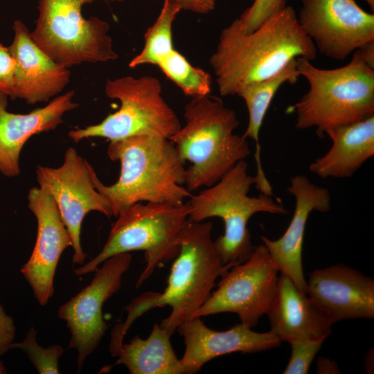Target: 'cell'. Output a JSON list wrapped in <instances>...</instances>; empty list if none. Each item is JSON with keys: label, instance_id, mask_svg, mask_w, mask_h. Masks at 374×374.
<instances>
[{"label": "cell", "instance_id": "cell-1", "mask_svg": "<svg viewBox=\"0 0 374 374\" xmlns=\"http://www.w3.org/2000/svg\"><path fill=\"white\" fill-rule=\"evenodd\" d=\"M317 57L312 41L301 28L294 9L287 6L258 28L244 33L235 19L222 30L209 64L222 96L266 79L298 57Z\"/></svg>", "mask_w": 374, "mask_h": 374}, {"label": "cell", "instance_id": "cell-2", "mask_svg": "<svg viewBox=\"0 0 374 374\" xmlns=\"http://www.w3.org/2000/svg\"><path fill=\"white\" fill-rule=\"evenodd\" d=\"M107 154L119 161L118 180L107 186L95 171L96 188L109 200L112 215L117 217L125 208L139 202L177 205L190 198L185 184V162L168 139L136 135L110 141Z\"/></svg>", "mask_w": 374, "mask_h": 374}, {"label": "cell", "instance_id": "cell-3", "mask_svg": "<svg viewBox=\"0 0 374 374\" xmlns=\"http://www.w3.org/2000/svg\"><path fill=\"white\" fill-rule=\"evenodd\" d=\"M211 222H188L179 239V251L174 259L163 293L148 292L134 299L126 308L127 318L122 327L127 330L145 312L168 305L169 316L161 326L172 335L195 314L209 297L215 280L235 265L223 264L215 240Z\"/></svg>", "mask_w": 374, "mask_h": 374}, {"label": "cell", "instance_id": "cell-4", "mask_svg": "<svg viewBox=\"0 0 374 374\" xmlns=\"http://www.w3.org/2000/svg\"><path fill=\"white\" fill-rule=\"evenodd\" d=\"M185 123L168 139L186 168L184 186L190 191L217 182L238 162L251 154L247 139L234 134L240 122L223 100L207 95L192 98L184 107Z\"/></svg>", "mask_w": 374, "mask_h": 374}, {"label": "cell", "instance_id": "cell-5", "mask_svg": "<svg viewBox=\"0 0 374 374\" xmlns=\"http://www.w3.org/2000/svg\"><path fill=\"white\" fill-rule=\"evenodd\" d=\"M345 66L323 69L305 57L296 59L308 91L289 109L296 114V128L315 127L320 138L331 127L374 115V69L355 53Z\"/></svg>", "mask_w": 374, "mask_h": 374}, {"label": "cell", "instance_id": "cell-6", "mask_svg": "<svg viewBox=\"0 0 374 374\" xmlns=\"http://www.w3.org/2000/svg\"><path fill=\"white\" fill-rule=\"evenodd\" d=\"M247 168V163L240 161L217 182L192 195L188 201V221L202 222L213 217L222 220L224 232L215 243L224 265L242 263L251 255L254 247L247 224L253 215L288 213L281 201L274 199V196L263 193L258 197L249 195L255 177L248 174Z\"/></svg>", "mask_w": 374, "mask_h": 374}, {"label": "cell", "instance_id": "cell-7", "mask_svg": "<svg viewBox=\"0 0 374 374\" xmlns=\"http://www.w3.org/2000/svg\"><path fill=\"white\" fill-rule=\"evenodd\" d=\"M190 210L188 202L177 205L139 202L125 208L117 215L99 253L75 269V274L94 271L115 255L143 251L146 265L136 282V287H139L157 267L178 255L179 235L188 222Z\"/></svg>", "mask_w": 374, "mask_h": 374}, {"label": "cell", "instance_id": "cell-8", "mask_svg": "<svg viewBox=\"0 0 374 374\" xmlns=\"http://www.w3.org/2000/svg\"><path fill=\"white\" fill-rule=\"evenodd\" d=\"M95 0H39V17L30 36L36 45L66 68L83 62L115 60L108 35L109 24L82 15V6Z\"/></svg>", "mask_w": 374, "mask_h": 374}, {"label": "cell", "instance_id": "cell-9", "mask_svg": "<svg viewBox=\"0 0 374 374\" xmlns=\"http://www.w3.org/2000/svg\"><path fill=\"white\" fill-rule=\"evenodd\" d=\"M105 91L108 98L120 101L119 109L98 124L71 130L69 136L75 143L91 137L115 141L136 135L169 139L181 126L163 98L161 82L155 77L109 79Z\"/></svg>", "mask_w": 374, "mask_h": 374}, {"label": "cell", "instance_id": "cell-10", "mask_svg": "<svg viewBox=\"0 0 374 374\" xmlns=\"http://www.w3.org/2000/svg\"><path fill=\"white\" fill-rule=\"evenodd\" d=\"M278 272L266 247L263 244L254 247L246 261L221 276L216 290L193 318L232 312L243 324L254 327L268 310L276 291Z\"/></svg>", "mask_w": 374, "mask_h": 374}, {"label": "cell", "instance_id": "cell-11", "mask_svg": "<svg viewBox=\"0 0 374 374\" xmlns=\"http://www.w3.org/2000/svg\"><path fill=\"white\" fill-rule=\"evenodd\" d=\"M93 171L91 165L73 147L66 150L60 166H37L35 170L39 186L49 192L71 234L73 262L78 265L82 264L87 256L80 238L84 217L91 211L113 216L108 199L96 188Z\"/></svg>", "mask_w": 374, "mask_h": 374}, {"label": "cell", "instance_id": "cell-12", "mask_svg": "<svg viewBox=\"0 0 374 374\" xmlns=\"http://www.w3.org/2000/svg\"><path fill=\"white\" fill-rule=\"evenodd\" d=\"M131 262L130 253L107 259L101 267L95 269L91 283L57 310L58 317L66 322L71 332L69 348L78 352L79 372L106 332L107 325L103 319V304L119 290L123 276Z\"/></svg>", "mask_w": 374, "mask_h": 374}, {"label": "cell", "instance_id": "cell-13", "mask_svg": "<svg viewBox=\"0 0 374 374\" xmlns=\"http://www.w3.org/2000/svg\"><path fill=\"white\" fill-rule=\"evenodd\" d=\"M298 21L317 51L344 60L374 41V15L355 0H301Z\"/></svg>", "mask_w": 374, "mask_h": 374}, {"label": "cell", "instance_id": "cell-14", "mask_svg": "<svg viewBox=\"0 0 374 374\" xmlns=\"http://www.w3.org/2000/svg\"><path fill=\"white\" fill-rule=\"evenodd\" d=\"M28 208L37 222V232L33 252L20 271L31 287L41 305L54 294V277L63 251L72 247L71 234L57 205L44 187L31 188L28 195Z\"/></svg>", "mask_w": 374, "mask_h": 374}, {"label": "cell", "instance_id": "cell-15", "mask_svg": "<svg viewBox=\"0 0 374 374\" xmlns=\"http://www.w3.org/2000/svg\"><path fill=\"white\" fill-rule=\"evenodd\" d=\"M307 294L332 323L345 319L374 317V280L344 265L314 270Z\"/></svg>", "mask_w": 374, "mask_h": 374}, {"label": "cell", "instance_id": "cell-16", "mask_svg": "<svg viewBox=\"0 0 374 374\" xmlns=\"http://www.w3.org/2000/svg\"><path fill=\"white\" fill-rule=\"evenodd\" d=\"M287 190L295 198V208L288 227L277 240H271L265 236H262L261 240L278 271L290 278L307 294L302 263L306 223L313 211L330 210V195L327 188L312 183L304 175L292 177Z\"/></svg>", "mask_w": 374, "mask_h": 374}, {"label": "cell", "instance_id": "cell-17", "mask_svg": "<svg viewBox=\"0 0 374 374\" xmlns=\"http://www.w3.org/2000/svg\"><path fill=\"white\" fill-rule=\"evenodd\" d=\"M177 330L185 343L180 362L186 374L199 371L206 362L219 356L236 352H262L278 347L281 343L271 331L255 332L242 323L225 331L213 330L200 317L184 322Z\"/></svg>", "mask_w": 374, "mask_h": 374}, {"label": "cell", "instance_id": "cell-18", "mask_svg": "<svg viewBox=\"0 0 374 374\" xmlns=\"http://www.w3.org/2000/svg\"><path fill=\"white\" fill-rule=\"evenodd\" d=\"M12 28L15 37L8 48L16 60V71L10 98L23 99L30 105L48 102L69 82L70 71L36 45L21 21L15 20Z\"/></svg>", "mask_w": 374, "mask_h": 374}, {"label": "cell", "instance_id": "cell-19", "mask_svg": "<svg viewBox=\"0 0 374 374\" xmlns=\"http://www.w3.org/2000/svg\"><path fill=\"white\" fill-rule=\"evenodd\" d=\"M75 91L57 96L46 106L25 114L6 110L8 96L0 93V172L8 177L20 174V154L33 135L55 129L65 113L79 106L73 101Z\"/></svg>", "mask_w": 374, "mask_h": 374}, {"label": "cell", "instance_id": "cell-20", "mask_svg": "<svg viewBox=\"0 0 374 374\" xmlns=\"http://www.w3.org/2000/svg\"><path fill=\"white\" fill-rule=\"evenodd\" d=\"M270 331L282 341L325 340L332 322L328 315L302 292L287 276L280 274L266 313Z\"/></svg>", "mask_w": 374, "mask_h": 374}, {"label": "cell", "instance_id": "cell-21", "mask_svg": "<svg viewBox=\"0 0 374 374\" xmlns=\"http://www.w3.org/2000/svg\"><path fill=\"white\" fill-rule=\"evenodd\" d=\"M330 150L312 162L309 170L321 178H347L374 155V115L328 129Z\"/></svg>", "mask_w": 374, "mask_h": 374}, {"label": "cell", "instance_id": "cell-22", "mask_svg": "<svg viewBox=\"0 0 374 374\" xmlns=\"http://www.w3.org/2000/svg\"><path fill=\"white\" fill-rule=\"evenodd\" d=\"M170 337L160 324L155 323L146 339L136 335L129 343L123 344L113 366L123 364L132 374H184Z\"/></svg>", "mask_w": 374, "mask_h": 374}, {"label": "cell", "instance_id": "cell-23", "mask_svg": "<svg viewBox=\"0 0 374 374\" xmlns=\"http://www.w3.org/2000/svg\"><path fill=\"white\" fill-rule=\"evenodd\" d=\"M301 76L296 66V59L291 61L277 73L260 81L247 84L241 87L236 95L242 98L247 106L249 121L247 129L242 134L246 139L250 138L256 143L254 154L256 163V181L259 183L267 181L261 162V147L259 134L263 121L270 104L285 83L294 84Z\"/></svg>", "mask_w": 374, "mask_h": 374}, {"label": "cell", "instance_id": "cell-24", "mask_svg": "<svg viewBox=\"0 0 374 374\" xmlns=\"http://www.w3.org/2000/svg\"><path fill=\"white\" fill-rule=\"evenodd\" d=\"M181 10L174 0H164L161 12L155 22L145 35V45L142 51L129 63L130 68L143 64L156 65L175 48L172 41V25Z\"/></svg>", "mask_w": 374, "mask_h": 374}, {"label": "cell", "instance_id": "cell-25", "mask_svg": "<svg viewBox=\"0 0 374 374\" xmlns=\"http://www.w3.org/2000/svg\"><path fill=\"white\" fill-rule=\"evenodd\" d=\"M157 66L186 96L199 98L209 95L211 91L210 73L193 66L175 48L159 62Z\"/></svg>", "mask_w": 374, "mask_h": 374}, {"label": "cell", "instance_id": "cell-26", "mask_svg": "<svg viewBox=\"0 0 374 374\" xmlns=\"http://www.w3.org/2000/svg\"><path fill=\"white\" fill-rule=\"evenodd\" d=\"M37 331L31 327L25 339L19 343H12L10 348H19L26 353L39 374H57L59 359L64 350L57 344L44 348L37 341Z\"/></svg>", "mask_w": 374, "mask_h": 374}, {"label": "cell", "instance_id": "cell-27", "mask_svg": "<svg viewBox=\"0 0 374 374\" xmlns=\"http://www.w3.org/2000/svg\"><path fill=\"white\" fill-rule=\"evenodd\" d=\"M287 0H254L253 3L236 19L240 28L250 33L267 19L283 10Z\"/></svg>", "mask_w": 374, "mask_h": 374}, {"label": "cell", "instance_id": "cell-28", "mask_svg": "<svg viewBox=\"0 0 374 374\" xmlns=\"http://www.w3.org/2000/svg\"><path fill=\"white\" fill-rule=\"evenodd\" d=\"M324 340L301 339L290 342L292 354L284 374H306Z\"/></svg>", "mask_w": 374, "mask_h": 374}, {"label": "cell", "instance_id": "cell-29", "mask_svg": "<svg viewBox=\"0 0 374 374\" xmlns=\"http://www.w3.org/2000/svg\"><path fill=\"white\" fill-rule=\"evenodd\" d=\"M16 60L0 43V93L10 97L15 82Z\"/></svg>", "mask_w": 374, "mask_h": 374}, {"label": "cell", "instance_id": "cell-30", "mask_svg": "<svg viewBox=\"0 0 374 374\" xmlns=\"http://www.w3.org/2000/svg\"><path fill=\"white\" fill-rule=\"evenodd\" d=\"M15 331L13 319L6 314L0 304V355L10 349L15 339Z\"/></svg>", "mask_w": 374, "mask_h": 374}, {"label": "cell", "instance_id": "cell-31", "mask_svg": "<svg viewBox=\"0 0 374 374\" xmlns=\"http://www.w3.org/2000/svg\"><path fill=\"white\" fill-rule=\"evenodd\" d=\"M181 10L205 15L215 9L216 0H174Z\"/></svg>", "mask_w": 374, "mask_h": 374}, {"label": "cell", "instance_id": "cell-32", "mask_svg": "<svg viewBox=\"0 0 374 374\" xmlns=\"http://www.w3.org/2000/svg\"><path fill=\"white\" fill-rule=\"evenodd\" d=\"M316 365V372L319 374L341 373L337 362L330 358L319 357Z\"/></svg>", "mask_w": 374, "mask_h": 374}, {"label": "cell", "instance_id": "cell-33", "mask_svg": "<svg viewBox=\"0 0 374 374\" xmlns=\"http://www.w3.org/2000/svg\"><path fill=\"white\" fill-rule=\"evenodd\" d=\"M370 68L374 69V41L368 42L354 51Z\"/></svg>", "mask_w": 374, "mask_h": 374}, {"label": "cell", "instance_id": "cell-34", "mask_svg": "<svg viewBox=\"0 0 374 374\" xmlns=\"http://www.w3.org/2000/svg\"><path fill=\"white\" fill-rule=\"evenodd\" d=\"M373 356V353L372 350H371L365 358V368L366 371L369 373H371V371L373 372V370L371 369V357Z\"/></svg>", "mask_w": 374, "mask_h": 374}, {"label": "cell", "instance_id": "cell-35", "mask_svg": "<svg viewBox=\"0 0 374 374\" xmlns=\"http://www.w3.org/2000/svg\"><path fill=\"white\" fill-rule=\"evenodd\" d=\"M365 1L367 2L368 6L371 7L372 10L373 11V10H374V0H365Z\"/></svg>", "mask_w": 374, "mask_h": 374}, {"label": "cell", "instance_id": "cell-36", "mask_svg": "<svg viewBox=\"0 0 374 374\" xmlns=\"http://www.w3.org/2000/svg\"><path fill=\"white\" fill-rule=\"evenodd\" d=\"M6 373V368L3 365L2 362L0 361V374H3Z\"/></svg>", "mask_w": 374, "mask_h": 374}, {"label": "cell", "instance_id": "cell-37", "mask_svg": "<svg viewBox=\"0 0 374 374\" xmlns=\"http://www.w3.org/2000/svg\"><path fill=\"white\" fill-rule=\"evenodd\" d=\"M104 1H118V2H122V1H123L124 0H104Z\"/></svg>", "mask_w": 374, "mask_h": 374}]
</instances>
